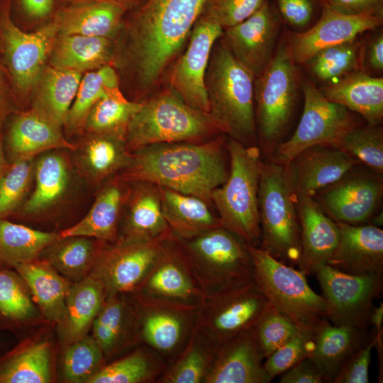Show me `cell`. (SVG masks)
<instances>
[{"label":"cell","instance_id":"cell-54","mask_svg":"<svg viewBox=\"0 0 383 383\" xmlns=\"http://www.w3.org/2000/svg\"><path fill=\"white\" fill-rule=\"evenodd\" d=\"M360 71L382 77L383 71V30L381 27L367 30L360 35Z\"/></svg>","mask_w":383,"mask_h":383},{"label":"cell","instance_id":"cell-15","mask_svg":"<svg viewBox=\"0 0 383 383\" xmlns=\"http://www.w3.org/2000/svg\"><path fill=\"white\" fill-rule=\"evenodd\" d=\"M223 33L221 27L200 15L167 80V86L187 104L208 114L205 74L211 50Z\"/></svg>","mask_w":383,"mask_h":383},{"label":"cell","instance_id":"cell-57","mask_svg":"<svg viewBox=\"0 0 383 383\" xmlns=\"http://www.w3.org/2000/svg\"><path fill=\"white\" fill-rule=\"evenodd\" d=\"M280 383H323L325 380L309 357L281 374Z\"/></svg>","mask_w":383,"mask_h":383},{"label":"cell","instance_id":"cell-29","mask_svg":"<svg viewBox=\"0 0 383 383\" xmlns=\"http://www.w3.org/2000/svg\"><path fill=\"white\" fill-rule=\"evenodd\" d=\"M329 101L357 113L367 123L381 124L383 118V77L362 71L318 88Z\"/></svg>","mask_w":383,"mask_h":383},{"label":"cell","instance_id":"cell-2","mask_svg":"<svg viewBox=\"0 0 383 383\" xmlns=\"http://www.w3.org/2000/svg\"><path fill=\"white\" fill-rule=\"evenodd\" d=\"M204 83L209 115L221 133L245 145H253L257 138L255 77L220 39L211 50Z\"/></svg>","mask_w":383,"mask_h":383},{"label":"cell","instance_id":"cell-19","mask_svg":"<svg viewBox=\"0 0 383 383\" xmlns=\"http://www.w3.org/2000/svg\"><path fill=\"white\" fill-rule=\"evenodd\" d=\"M382 23L383 16L345 15L321 5V16L312 26L302 32L289 31L292 57L303 65L318 52L352 40Z\"/></svg>","mask_w":383,"mask_h":383},{"label":"cell","instance_id":"cell-5","mask_svg":"<svg viewBox=\"0 0 383 383\" xmlns=\"http://www.w3.org/2000/svg\"><path fill=\"white\" fill-rule=\"evenodd\" d=\"M226 148L230 170L226 182L211 193L221 226L257 246L260 241L258 189L262 162L256 145H245L228 138Z\"/></svg>","mask_w":383,"mask_h":383},{"label":"cell","instance_id":"cell-9","mask_svg":"<svg viewBox=\"0 0 383 383\" xmlns=\"http://www.w3.org/2000/svg\"><path fill=\"white\" fill-rule=\"evenodd\" d=\"M301 90L304 108L296 128L272 155V160L282 165L315 145L338 148L343 135L360 123L353 112L327 99L316 85L306 77L302 78Z\"/></svg>","mask_w":383,"mask_h":383},{"label":"cell","instance_id":"cell-32","mask_svg":"<svg viewBox=\"0 0 383 383\" xmlns=\"http://www.w3.org/2000/svg\"><path fill=\"white\" fill-rule=\"evenodd\" d=\"M13 269L26 282L44 318L57 324L64 313L66 298L72 282L43 258L17 265Z\"/></svg>","mask_w":383,"mask_h":383},{"label":"cell","instance_id":"cell-62","mask_svg":"<svg viewBox=\"0 0 383 383\" xmlns=\"http://www.w3.org/2000/svg\"><path fill=\"white\" fill-rule=\"evenodd\" d=\"M106 1L116 4L121 7H123L126 11H132L142 4H143L146 0H101Z\"/></svg>","mask_w":383,"mask_h":383},{"label":"cell","instance_id":"cell-7","mask_svg":"<svg viewBox=\"0 0 383 383\" xmlns=\"http://www.w3.org/2000/svg\"><path fill=\"white\" fill-rule=\"evenodd\" d=\"M176 240L206 296L253 280L248 243L233 232L219 226Z\"/></svg>","mask_w":383,"mask_h":383},{"label":"cell","instance_id":"cell-18","mask_svg":"<svg viewBox=\"0 0 383 383\" xmlns=\"http://www.w3.org/2000/svg\"><path fill=\"white\" fill-rule=\"evenodd\" d=\"M5 123L4 149L9 163L33 159L50 150L74 151L77 148V145L65 139L62 127L35 106L27 111H16Z\"/></svg>","mask_w":383,"mask_h":383},{"label":"cell","instance_id":"cell-41","mask_svg":"<svg viewBox=\"0 0 383 383\" xmlns=\"http://www.w3.org/2000/svg\"><path fill=\"white\" fill-rule=\"evenodd\" d=\"M168 364L145 345L131 353L104 365L87 383L157 382Z\"/></svg>","mask_w":383,"mask_h":383},{"label":"cell","instance_id":"cell-1","mask_svg":"<svg viewBox=\"0 0 383 383\" xmlns=\"http://www.w3.org/2000/svg\"><path fill=\"white\" fill-rule=\"evenodd\" d=\"M226 140L225 135L220 134L201 142L138 148L132 152L121 177L127 182H148L194 196L211 205L212 192L228 176L223 152Z\"/></svg>","mask_w":383,"mask_h":383},{"label":"cell","instance_id":"cell-40","mask_svg":"<svg viewBox=\"0 0 383 383\" xmlns=\"http://www.w3.org/2000/svg\"><path fill=\"white\" fill-rule=\"evenodd\" d=\"M104 243L85 236L60 238L41 255L60 274L74 283L91 274Z\"/></svg>","mask_w":383,"mask_h":383},{"label":"cell","instance_id":"cell-8","mask_svg":"<svg viewBox=\"0 0 383 383\" xmlns=\"http://www.w3.org/2000/svg\"><path fill=\"white\" fill-rule=\"evenodd\" d=\"M248 248L253 279L273 306L301 328L314 329L327 318L326 299L309 287L304 273L257 246Z\"/></svg>","mask_w":383,"mask_h":383},{"label":"cell","instance_id":"cell-12","mask_svg":"<svg viewBox=\"0 0 383 383\" xmlns=\"http://www.w3.org/2000/svg\"><path fill=\"white\" fill-rule=\"evenodd\" d=\"M270 304L253 279L206 296L196 328L217 345L252 329Z\"/></svg>","mask_w":383,"mask_h":383},{"label":"cell","instance_id":"cell-39","mask_svg":"<svg viewBox=\"0 0 383 383\" xmlns=\"http://www.w3.org/2000/svg\"><path fill=\"white\" fill-rule=\"evenodd\" d=\"M59 233L45 232L0 219V268L32 262L59 240Z\"/></svg>","mask_w":383,"mask_h":383},{"label":"cell","instance_id":"cell-42","mask_svg":"<svg viewBox=\"0 0 383 383\" xmlns=\"http://www.w3.org/2000/svg\"><path fill=\"white\" fill-rule=\"evenodd\" d=\"M120 89L119 77L112 65L86 72L81 79L67 115L65 125L67 131L74 133L83 131L93 106L101 99Z\"/></svg>","mask_w":383,"mask_h":383},{"label":"cell","instance_id":"cell-31","mask_svg":"<svg viewBox=\"0 0 383 383\" xmlns=\"http://www.w3.org/2000/svg\"><path fill=\"white\" fill-rule=\"evenodd\" d=\"M116 40L103 37L59 33L51 52V66L79 72L113 63Z\"/></svg>","mask_w":383,"mask_h":383},{"label":"cell","instance_id":"cell-26","mask_svg":"<svg viewBox=\"0 0 383 383\" xmlns=\"http://www.w3.org/2000/svg\"><path fill=\"white\" fill-rule=\"evenodd\" d=\"M126 182L121 176L109 182L87 215L76 224L59 232L60 238L85 236L104 243L117 240L122 209L131 190Z\"/></svg>","mask_w":383,"mask_h":383},{"label":"cell","instance_id":"cell-25","mask_svg":"<svg viewBox=\"0 0 383 383\" xmlns=\"http://www.w3.org/2000/svg\"><path fill=\"white\" fill-rule=\"evenodd\" d=\"M374 332L331 324L323 319L313 331V345L309 357L325 382H333L342 365L359 348L370 342Z\"/></svg>","mask_w":383,"mask_h":383},{"label":"cell","instance_id":"cell-3","mask_svg":"<svg viewBox=\"0 0 383 383\" xmlns=\"http://www.w3.org/2000/svg\"><path fill=\"white\" fill-rule=\"evenodd\" d=\"M301 70L292 57L289 31L282 33L272 58L255 78L257 136L264 152L273 155L292 122L301 89Z\"/></svg>","mask_w":383,"mask_h":383},{"label":"cell","instance_id":"cell-37","mask_svg":"<svg viewBox=\"0 0 383 383\" xmlns=\"http://www.w3.org/2000/svg\"><path fill=\"white\" fill-rule=\"evenodd\" d=\"M77 153L76 162L84 177L93 182H100L117 171L124 170L130 163L132 152L125 140L116 138L91 134Z\"/></svg>","mask_w":383,"mask_h":383},{"label":"cell","instance_id":"cell-56","mask_svg":"<svg viewBox=\"0 0 383 383\" xmlns=\"http://www.w3.org/2000/svg\"><path fill=\"white\" fill-rule=\"evenodd\" d=\"M322 6L345 15L383 16V0H320Z\"/></svg>","mask_w":383,"mask_h":383},{"label":"cell","instance_id":"cell-51","mask_svg":"<svg viewBox=\"0 0 383 383\" xmlns=\"http://www.w3.org/2000/svg\"><path fill=\"white\" fill-rule=\"evenodd\" d=\"M313 331L300 328L289 340L266 358L263 368L272 379L309 357L313 345Z\"/></svg>","mask_w":383,"mask_h":383},{"label":"cell","instance_id":"cell-50","mask_svg":"<svg viewBox=\"0 0 383 383\" xmlns=\"http://www.w3.org/2000/svg\"><path fill=\"white\" fill-rule=\"evenodd\" d=\"M299 328L270 304L254 327L257 347L263 359L289 340Z\"/></svg>","mask_w":383,"mask_h":383},{"label":"cell","instance_id":"cell-6","mask_svg":"<svg viewBox=\"0 0 383 383\" xmlns=\"http://www.w3.org/2000/svg\"><path fill=\"white\" fill-rule=\"evenodd\" d=\"M294 196L284 166L272 160L262 162L258 189L260 248L294 267H298L301 255Z\"/></svg>","mask_w":383,"mask_h":383},{"label":"cell","instance_id":"cell-16","mask_svg":"<svg viewBox=\"0 0 383 383\" xmlns=\"http://www.w3.org/2000/svg\"><path fill=\"white\" fill-rule=\"evenodd\" d=\"M283 22L272 0L241 23L223 30L219 38L235 60L255 78L271 61Z\"/></svg>","mask_w":383,"mask_h":383},{"label":"cell","instance_id":"cell-28","mask_svg":"<svg viewBox=\"0 0 383 383\" xmlns=\"http://www.w3.org/2000/svg\"><path fill=\"white\" fill-rule=\"evenodd\" d=\"M118 239L150 240L174 237L162 213L157 186L135 182Z\"/></svg>","mask_w":383,"mask_h":383},{"label":"cell","instance_id":"cell-35","mask_svg":"<svg viewBox=\"0 0 383 383\" xmlns=\"http://www.w3.org/2000/svg\"><path fill=\"white\" fill-rule=\"evenodd\" d=\"M51 379L48 341L26 340L0 358V383H46Z\"/></svg>","mask_w":383,"mask_h":383},{"label":"cell","instance_id":"cell-46","mask_svg":"<svg viewBox=\"0 0 383 383\" xmlns=\"http://www.w3.org/2000/svg\"><path fill=\"white\" fill-rule=\"evenodd\" d=\"M360 39L358 36L318 52L303 65L316 80L323 85L328 84L360 71Z\"/></svg>","mask_w":383,"mask_h":383},{"label":"cell","instance_id":"cell-34","mask_svg":"<svg viewBox=\"0 0 383 383\" xmlns=\"http://www.w3.org/2000/svg\"><path fill=\"white\" fill-rule=\"evenodd\" d=\"M56 150L43 152L35 161L34 189L16 213L24 216L42 213L66 193L70 183L69 162L64 154Z\"/></svg>","mask_w":383,"mask_h":383},{"label":"cell","instance_id":"cell-27","mask_svg":"<svg viewBox=\"0 0 383 383\" xmlns=\"http://www.w3.org/2000/svg\"><path fill=\"white\" fill-rule=\"evenodd\" d=\"M127 11L101 0H82L59 11L54 21L59 33L103 37L116 40Z\"/></svg>","mask_w":383,"mask_h":383},{"label":"cell","instance_id":"cell-52","mask_svg":"<svg viewBox=\"0 0 383 383\" xmlns=\"http://www.w3.org/2000/svg\"><path fill=\"white\" fill-rule=\"evenodd\" d=\"M267 1L206 0L200 15L224 30L248 18Z\"/></svg>","mask_w":383,"mask_h":383},{"label":"cell","instance_id":"cell-36","mask_svg":"<svg viewBox=\"0 0 383 383\" xmlns=\"http://www.w3.org/2000/svg\"><path fill=\"white\" fill-rule=\"evenodd\" d=\"M126 294L107 293L92 323V337L101 348L105 358L121 348L127 331L138 330L133 304Z\"/></svg>","mask_w":383,"mask_h":383},{"label":"cell","instance_id":"cell-43","mask_svg":"<svg viewBox=\"0 0 383 383\" xmlns=\"http://www.w3.org/2000/svg\"><path fill=\"white\" fill-rule=\"evenodd\" d=\"M216 344L196 328L185 348L158 379L160 383H205Z\"/></svg>","mask_w":383,"mask_h":383},{"label":"cell","instance_id":"cell-60","mask_svg":"<svg viewBox=\"0 0 383 383\" xmlns=\"http://www.w3.org/2000/svg\"><path fill=\"white\" fill-rule=\"evenodd\" d=\"M382 322L383 304L381 301L378 306H374L370 316V324L374 326V332L375 335H380L383 334Z\"/></svg>","mask_w":383,"mask_h":383},{"label":"cell","instance_id":"cell-23","mask_svg":"<svg viewBox=\"0 0 383 383\" xmlns=\"http://www.w3.org/2000/svg\"><path fill=\"white\" fill-rule=\"evenodd\" d=\"M254 328L216 345L205 383H269Z\"/></svg>","mask_w":383,"mask_h":383},{"label":"cell","instance_id":"cell-17","mask_svg":"<svg viewBox=\"0 0 383 383\" xmlns=\"http://www.w3.org/2000/svg\"><path fill=\"white\" fill-rule=\"evenodd\" d=\"M131 294L193 306H200L206 297L175 237L167 242L150 272Z\"/></svg>","mask_w":383,"mask_h":383},{"label":"cell","instance_id":"cell-47","mask_svg":"<svg viewBox=\"0 0 383 383\" xmlns=\"http://www.w3.org/2000/svg\"><path fill=\"white\" fill-rule=\"evenodd\" d=\"M338 148L377 174L383 172V129L380 124L359 123L347 131Z\"/></svg>","mask_w":383,"mask_h":383},{"label":"cell","instance_id":"cell-48","mask_svg":"<svg viewBox=\"0 0 383 383\" xmlns=\"http://www.w3.org/2000/svg\"><path fill=\"white\" fill-rule=\"evenodd\" d=\"M62 376L71 383H87L104 365V355L92 335H87L65 346Z\"/></svg>","mask_w":383,"mask_h":383},{"label":"cell","instance_id":"cell-14","mask_svg":"<svg viewBox=\"0 0 383 383\" xmlns=\"http://www.w3.org/2000/svg\"><path fill=\"white\" fill-rule=\"evenodd\" d=\"M174 237L150 240L117 239L104 243L91 274L102 282L107 293L131 294Z\"/></svg>","mask_w":383,"mask_h":383},{"label":"cell","instance_id":"cell-13","mask_svg":"<svg viewBox=\"0 0 383 383\" xmlns=\"http://www.w3.org/2000/svg\"><path fill=\"white\" fill-rule=\"evenodd\" d=\"M335 325L368 330L373 301L382 292V274H350L326 265L316 272Z\"/></svg>","mask_w":383,"mask_h":383},{"label":"cell","instance_id":"cell-59","mask_svg":"<svg viewBox=\"0 0 383 383\" xmlns=\"http://www.w3.org/2000/svg\"><path fill=\"white\" fill-rule=\"evenodd\" d=\"M23 11L30 17L40 18L49 14L54 0H18Z\"/></svg>","mask_w":383,"mask_h":383},{"label":"cell","instance_id":"cell-53","mask_svg":"<svg viewBox=\"0 0 383 383\" xmlns=\"http://www.w3.org/2000/svg\"><path fill=\"white\" fill-rule=\"evenodd\" d=\"M283 23L293 32L312 26L321 13L320 0H272Z\"/></svg>","mask_w":383,"mask_h":383},{"label":"cell","instance_id":"cell-58","mask_svg":"<svg viewBox=\"0 0 383 383\" xmlns=\"http://www.w3.org/2000/svg\"><path fill=\"white\" fill-rule=\"evenodd\" d=\"M15 96L9 75L0 65V128H3L7 118L16 111Z\"/></svg>","mask_w":383,"mask_h":383},{"label":"cell","instance_id":"cell-38","mask_svg":"<svg viewBox=\"0 0 383 383\" xmlns=\"http://www.w3.org/2000/svg\"><path fill=\"white\" fill-rule=\"evenodd\" d=\"M82 77V73L77 71L45 67L35 86L38 90L33 106L62 127Z\"/></svg>","mask_w":383,"mask_h":383},{"label":"cell","instance_id":"cell-21","mask_svg":"<svg viewBox=\"0 0 383 383\" xmlns=\"http://www.w3.org/2000/svg\"><path fill=\"white\" fill-rule=\"evenodd\" d=\"M360 164L343 150L331 145H315L283 165L294 194L313 196Z\"/></svg>","mask_w":383,"mask_h":383},{"label":"cell","instance_id":"cell-45","mask_svg":"<svg viewBox=\"0 0 383 383\" xmlns=\"http://www.w3.org/2000/svg\"><path fill=\"white\" fill-rule=\"evenodd\" d=\"M141 102L129 100L118 89L99 100L90 111L85 128L91 134L102 135L126 141L129 123Z\"/></svg>","mask_w":383,"mask_h":383},{"label":"cell","instance_id":"cell-24","mask_svg":"<svg viewBox=\"0 0 383 383\" xmlns=\"http://www.w3.org/2000/svg\"><path fill=\"white\" fill-rule=\"evenodd\" d=\"M337 223L338 242L327 265L350 274H382V229L372 224Z\"/></svg>","mask_w":383,"mask_h":383},{"label":"cell","instance_id":"cell-61","mask_svg":"<svg viewBox=\"0 0 383 383\" xmlns=\"http://www.w3.org/2000/svg\"><path fill=\"white\" fill-rule=\"evenodd\" d=\"M10 163L8 162L4 149L3 131L0 128V181L7 171Z\"/></svg>","mask_w":383,"mask_h":383},{"label":"cell","instance_id":"cell-4","mask_svg":"<svg viewBox=\"0 0 383 383\" xmlns=\"http://www.w3.org/2000/svg\"><path fill=\"white\" fill-rule=\"evenodd\" d=\"M219 134L208 113L189 106L165 86L141 102L129 123L126 143L132 152L152 144L201 142Z\"/></svg>","mask_w":383,"mask_h":383},{"label":"cell","instance_id":"cell-55","mask_svg":"<svg viewBox=\"0 0 383 383\" xmlns=\"http://www.w3.org/2000/svg\"><path fill=\"white\" fill-rule=\"evenodd\" d=\"M375 343L374 336L356 350L342 365L333 383H368L371 353Z\"/></svg>","mask_w":383,"mask_h":383},{"label":"cell","instance_id":"cell-49","mask_svg":"<svg viewBox=\"0 0 383 383\" xmlns=\"http://www.w3.org/2000/svg\"><path fill=\"white\" fill-rule=\"evenodd\" d=\"M35 160L10 163L0 181V219L14 215L26 201L34 178Z\"/></svg>","mask_w":383,"mask_h":383},{"label":"cell","instance_id":"cell-11","mask_svg":"<svg viewBox=\"0 0 383 383\" xmlns=\"http://www.w3.org/2000/svg\"><path fill=\"white\" fill-rule=\"evenodd\" d=\"M130 294L135 308L140 342L170 365L178 357L192 336L196 328L199 306Z\"/></svg>","mask_w":383,"mask_h":383},{"label":"cell","instance_id":"cell-20","mask_svg":"<svg viewBox=\"0 0 383 383\" xmlns=\"http://www.w3.org/2000/svg\"><path fill=\"white\" fill-rule=\"evenodd\" d=\"M380 176V174H351L350 171L340 180L319 192L320 205L336 222L361 224L372 216L380 204L383 194Z\"/></svg>","mask_w":383,"mask_h":383},{"label":"cell","instance_id":"cell-44","mask_svg":"<svg viewBox=\"0 0 383 383\" xmlns=\"http://www.w3.org/2000/svg\"><path fill=\"white\" fill-rule=\"evenodd\" d=\"M39 311L19 273L0 268V328L18 329L38 318Z\"/></svg>","mask_w":383,"mask_h":383},{"label":"cell","instance_id":"cell-63","mask_svg":"<svg viewBox=\"0 0 383 383\" xmlns=\"http://www.w3.org/2000/svg\"><path fill=\"white\" fill-rule=\"evenodd\" d=\"M0 55H1V37H0Z\"/></svg>","mask_w":383,"mask_h":383},{"label":"cell","instance_id":"cell-33","mask_svg":"<svg viewBox=\"0 0 383 383\" xmlns=\"http://www.w3.org/2000/svg\"><path fill=\"white\" fill-rule=\"evenodd\" d=\"M158 188L163 216L176 238H189L221 226L219 218L204 200L166 187Z\"/></svg>","mask_w":383,"mask_h":383},{"label":"cell","instance_id":"cell-30","mask_svg":"<svg viewBox=\"0 0 383 383\" xmlns=\"http://www.w3.org/2000/svg\"><path fill=\"white\" fill-rule=\"evenodd\" d=\"M106 294L102 282L91 274L72 284L66 298L64 313L57 323L62 346L87 335Z\"/></svg>","mask_w":383,"mask_h":383},{"label":"cell","instance_id":"cell-22","mask_svg":"<svg viewBox=\"0 0 383 383\" xmlns=\"http://www.w3.org/2000/svg\"><path fill=\"white\" fill-rule=\"evenodd\" d=\"M296 209L301 228V255L299 270L306 275L315 274L327 265L339 238L338 223L307 194H296Z\"/></svg>","mask_w":383,"mask_h":383},{"label":"cell","instance_id":"cell-10","mask_svg":"<svg viewBox=\"0 0 383 383\" xmlns=\"http://www.w3.org/2000/svg\"><path fill=\"white\" fill-rule=\"evenodd\" d=\"M59 34L55 21L33 33L21 30L11 20L9 2L0 11L1 54L15 96L35 88Z\"/></svg>","mask_w":383,"mask_h":383}]
</instances>
